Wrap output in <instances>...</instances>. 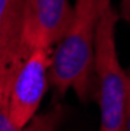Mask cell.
<instances>
[{
  "instance_id": "ba28073f",
  "label": "cell",
  "mask_w": 130,
  "mask_h": 131,
  "mask_svg": "<svg viewBox=\"0 0 130 131\" xmlns=\"http://www.w3.org/2000/svg\"><path fill=\"white\" fill-rule=\"evenodd\" d=\"M121 11H122V16L130 20V0H122L121 2Z\"/></svg>"
},
{
  "instance_id": "7a4b0ae2",
  "label": "cell",
  "mask_w": 130,
  "mask_h": 131,
  "mask_svg": "<svg viewBox=\"0 0 130 131\" xmlns=\"http://www.w3.org/2000/svg\"><path fill=\"white\" fill-rule=\"evenodd\" d=\"M116 22L118 14L111 2L104 0L96 28L94 50V72L99 80V131H125L128 73L121 67L116 52Z\"/></svg>"
},
{
  "instance_id": "5b68a950",
  "label": "cell",
  "mask_w": 130,
  "mask_h": 131,
  "mask_svg": "<svg viewBox=\"0 0 130 131\" xmlns=\"http://www.w3.org/2000/svg\"><path fill=\"white\" fill-rule=\"evenodd\" d=\"M25 0H0V67L21 64L27 53L22 47Z\"/></svg>"
},
{
  "instance_id": "9c48e42d",
  "label": "cell",
  "mask_w": 130,
  "mask_h": 131,
  "mask_svg": "<svg viewBox=\"0 0 130 131\" xmlns=\"http://www.w3.org/2000/svg\"><path fill=\"white\" fill-rule=\"evenodd\" d=\"M21 64H22V62H21ZM14 66H17V64H14ZM14 66H11V67H14ZM11 67H0V77H2L8 69H11Z\"/></svg>"
},
{
  "instance_id": "3957f363",
  "label": "cell",
  "mask_w": 130,
  "mask_h": 131,
  "mask_svg": "<svg viewBox=\"0 0 130 131\" xmlns=\"http://www.w3.org/2000/svg\"><path fill=\"white\" fill-rule=\"evenodd\" d=\"M50 48L39 47L31 50L16 70L10 92L8 114L11 122L17 128L27 126L36 117V111L41 105L45 89L50 84Z\"/></svg>"
},
{
  "instance_id": "6da1fadb",
  "label": "cell",
  "mask_w": 130,
  "mask_h": 131,
  "mask_svg": "<svg viewBox=\"0 0 130 131\" xmlns=\"http://www.w3.org/2000/svg\"><path fill=\"white\" fill-rule=\"evenodd\" d=\"M104 0H77L72 22L58 41L49 69V83L58 97L74 89L82 102L91 94L96 50V28Z\"/></svg>"
},
{
  "instance_id": "52a82bcc",
  "label": "cell",
  "mask_w": 130,
  "mask_h": 131,
  "mask_svg": "<svg viewBox=\"0 0 130 131\" xmlns=\"http://www.w3.org/2000/svg\"><path fill=\"white\" fill-rule=\"evenodd\" d=\"M125 131H130V73H128V89H127V105H125Z\"/></svg>"
},
{
  "instance_id": "277c9868",
  "label": "cell",
  "mask_w": 130,
  "mask_h": 131,
  "mask_svg": "<svg viewBox=\"0 0 130 131\" xmlns=\"http://www.w3.org/2000/svg\"><path fill=\"white\" fill-rule=\"evenodd\" d=\"M74 8L68 0H25L22 47L28 55L39 47L52 48L68 31Z\"/></svg>"
},
{
  "instance_id": "8992f818",
  "label": "cell",
  "mask_w": 130,
  "mask_h": 131,
  "mask_svg": "<svg viewBox=\"0 0 130 131\" xmlns=\"http://www.w3.org/2000/svg\"><path fill=\"white\" fill-rule=\"evenodd\" d=\"M24 62V61H22ZM19 66L8 69L2 77H0V131H55L57 125L61 119V109L55 108L50 112H45L42 116H36L27 126L17 128L10 119L8 114V105H10V92H11V84L16 70Z\"/></svg>"
}]
</instances>
